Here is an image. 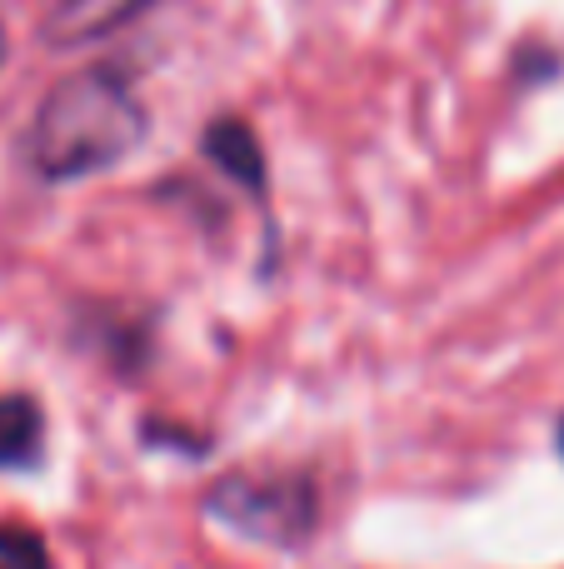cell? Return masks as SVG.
<instances>
[{"label":"cell","mask_w":564,"mask_h":569,"mask_svg":"<svg viewBox=\"0 0 564 569\" xmlns=\"http://www.w3.org/2000/svg\"><path fill=\"white\" fill-rule=\"evenodd\" d=\"M145 140V110L125 76L90 66L66 76L36 110L30 126V166L46 180H80L120 166Z\"/></svg>","instance_id":"1"},{"label":"cell","mask_w":564,"mask_h":569,"mask_svg":"<svg viewBox=\"0 0 564 569\" xmlns=\"http://www.w3.org/2000/svg\"><path fill=\"white\" fill-rule=\"evenodd\" d=\"M210 515L235 535L260 545H305L320 525L315 485L305 475L265 470V475H225L210 490Z\"/></svg>","instance_id":"2"},{"label":"cell","mask_w":564,"mask_h":569,"mask_svg":"<svg viewBox=\"0 0 564 569\" xmlns=\"http://www.w3.org/2000/svg\"><path fill=\"white\" fill-rule=\"evenodd\" d=\"M140 10H145V0H56L40 36H46L50 50H80L90 40L120 30L125 20H135Z\"/></svg>","instance_id":"3"},{"label":"cell","mask_w":564,"mask_h":569,"mask_svg":"<svg viewBox=\"0 0 564 569\" xmlns=\"http://www.w3.org/2000/svg\"><path fill=\"white\" fill-rule=\"evenodd\" d=\"M205 156L245 190H265V150L245 120H215L205 130Z\"/></svg>","instance_id":"4"},{"label":"cell","mask_w":564,"mask_h":569,"mask_svg":"<svg viewBox=\"0 0 564 569\" xmlns=\"http://www.w3.org/2000/svg\"><path fill=\"white\" fill-rule=\"evenodd\" d=\"M40 405L26 395H6L0 400V470H26L40 460Z\"/></svg>","instance_id":"5"},{"label":"cell","mask_w":564,"mask_h":569,"mask_svg":"<svg viewBox=\"0 0 564 569\" xmlns=\"http://www.w3.org/2000/svg\"><path fill=\"white\" fill-rule=\"evenodd\" d=\"M0 569H56L46 545L26 530H0Z\"/></svg>","instance_id":"6"},{"label":"cell","mask_w":564,"mask_h":569,"mask_svg":"<svg viewBox=\"0 0 564 569\" xmlns=\"http://www.w3.org/2000/svg\"><path fill=\"white\" fill-rule=\"evenodd\" d=\"M0 60H6V26H0Z\"/></svg>","instance_id":"7"}]
</instances>
